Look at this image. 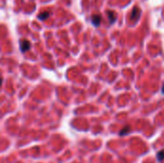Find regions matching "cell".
<instances>
[{"instance_id": "1", "label": "cell", "mask_w": 164, "mask_h": 163, "mask_svg": "<svg viewBox=\"0 0 164 163\" xmlns=\"http://www.w3.org/2000/svg\"><path fill=\"white\" fill-rule=\"evenodd\" d=\"M91 21H92V23L94 24V26L98 27L101 21H102V17H101V15H93L92 17H91Z\"/></svg>"}, {"instance_id": "2", "label": "cell", "mask_w": 164, "mask_h": 163, "mask_svg": "<svg viewBox=\"0 0 164 163\" xmlns=\"http://www.w3.org/2000/svg\"><path fill=\"white\" fill-rule=\"evenodd\" d=\"M29 48H30V42L28 41V40H25V39L21 40L20 41V51L24 53V52L28 51Z\"/></svg>"}, {"instance_id": "4", "label": "cell", "mask_w": 164, "mask_h": 163, "mask_svg": "<svg viewBox=\"0 0 164 163\" xmlns=\"http://www.w3.org/2000/svg\"><path fill=\"white\" fill-rule=\"evenodd\" d=\"M107 15H109V23H113V22H114V21H115V18H116L115 12H112V11H108V12H107Z\"/></svg>"}, {"instance_id": "7", "label": "cell", "mask_w": 164, "mask_h": 163, "mask_svg": "<svg viewBox=\"0 0 164 163\" xmlns=\"http://www.w3.org/2000/svg\"><path fill=\"white\" fill-rule=\"evenodd\" d=\"M156 158L158 161H162L164 159V150H162V151H159L158 153H157L156 155Z\"/></svg>"}, {"instance_id": "3", "label": "cell", "mask_w": 164, "mask_h": 163, "mask_svg": "<svg viewBox=\"0 0 164 163\" xmlns=\"http://www.w3.org/2000/svg\"><path fill=\"white\" fill-rule=\"evenodd\" d=\"M139 15H140V10L137 8H134V10H132L131 14V20L135 22V21L139 18Z\"/></svg>"}, {"instance_id": "5", "label": "cell", "mask_w": 164, "mask_h": 163, "mask_svg": "<svg viewBox=\"0 0 164 163\" xmlns=\"http://www.w3.org/2000/svg\"><path fill=\"white\" fill-rule=\"evenodd\" d=\"M49 15H50V12H48V11L42 12L39 15V20H45L46 18L49 17Z\"/></svg>"}, {"instance_id": "8", "label": "cell", "mask_w": 164, "mask_h": 163, "mask_svg": "<svg viewBox=\"0 0 164 163\" xmlns=\"http://www.w3.org/2000/svg\"><path fill=\"white\" fill-rule=\"evenodd\" d=\"M162 92H163V94H164V86L162 87Z\"/></svg>"}, {"instance_id": "6", "label": "cell", "mask_w": 164, "mask_h": 163, "mask_svg": "<svg viewBox=\"0 0 164 163\" xmlns=\"http://www.w3.org/2000/svg\"><path fill=\"white\" fill-rule=\"evenodd\" d=\"M130 131H131L130 126H126L124 128H123V130L120 131L119 134H120V135H126V134H128L129 133H130Z\"/></svg>"}]
</instances>
